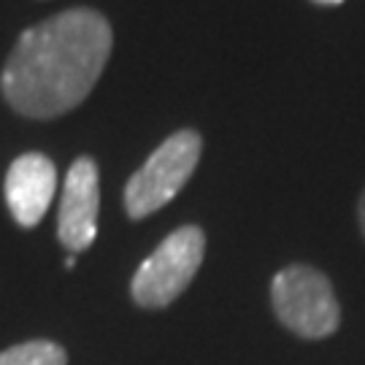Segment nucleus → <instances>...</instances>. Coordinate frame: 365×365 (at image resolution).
Returning <instances> with one entry per match:
<instances>
[{
  "mask_svg": "<svg viewBox=\"0 0 365 365\" xmlns=\"http://www.w3.org/2000/svg\"><path fill=\"white\" fill-rule=\"evenodd\" d=\"M98 209H101V173L92 157H76L68 168L60 214H57V238L68 255H78L92 247L98 235Z\"/></svg>",
  "mask_w": 365,
  "mask_h": 365,
  "instance_id": "nucleus-5",
  "label": "nucleus"
},
{
  "mask_svg": "<svg viewBox=\"0 0 365 365\" xmlns=\"http://www.w3.org/2000/svg\"><path fill=\"white\" fill-rule=\"evenodd\" d=\"M206 255V233L197 225L176 227L146 257L130 282V298L141 309H165L192 284Z\"/></svg>",
  "mask_w": 365,
  "mask_h": 365,
  "instance_id": "nucleus-4",
  "label": "nucleus"
},
{
  "mask_svg": "<svg viewBox=\"0 0 365 365\" xmlns=\"http://www.w3.org/2000/svg\"><path fill=\"white\" fill-rule=\"evenodd\" d=\"M271 306L276 319L303 341H322L341 327L336 289L319 268L287 265L271 282Z\"/></svg>",
  "mask_w": 365,
  "mask_h": 365,
  "instance_id": "nucleus-2",
  "label": "nucleus"
},
{
  "mask_svg": "<svg viewBox=\"0 0 365 365\" xmlns=\"http://www.w3.org/2000/svg\"><path fill=\"white\" fill-rule=\"evenodd\" d=\"M57 190V168L46 155L27 152L9 165L6 173V206L19 227H36L52 206Z\"/></svg>",
  "mask_w": 365,
  "mask_h": 365,
  "instance_id": "nucleus-6",
  "label": "nucleus"
},
{
  "mask_svg": "<svg viewBox=\"0 0 365 365\" xmlns=\"http://www.w3.org/2000/svg\"><path fill=\"white\" fill-rule=\"evenodd\" d=\"M317 3H325V6H336V3H341V0H317Z\"/></svg>",
  "mask_w": 365,
  "mask_h": 365,
  "instance_id": "nucleus-10",
  "label": "nucleus"
},
{
  "mask_svg": "<svg viewBox=\"0 0 365 365\" xmlns=\"http://www.w3.org/2000/svg\"><path fill=\"white\" fill-rule=\"evenodd\" d=\"M73 265H76V255H68V257H66V268H68V271H71Z\"/></svg>",
  "mask_w": 365,
  "mask_h": 365,
  "instance_id": "nucleus-9",
  "label": "nucleus"
},
{
  "mask_svg": "<svg viewBox=\"0 0 365 365\" xmlns=\"http://www.w3.org/2000/svg\"><path fill=\"white\" fill-rule=\"evenodd\" d=\"M357 220H360V227H363V235H365V190L360 200H357Z\"/></svg>",
  "mask_w": 365,
  "mask_h": 365,
  "instance_id": "nucleus-8",
  "label": "nucleus"
},
{
  "mask_svg": "<svg viewBox=\"0 0 365 365\" xmlns=\"http://www.w3.org/2000/svg\"><path fill=\"white\" fill-rule=\"evenodd\" d=\"M203 152V138L197 130H184L168 135L149 155L141 168L130 176L125 187V209L130 220H144L160 211L179 195L190 176L195 173L197 160Z\"/></svg>",
  "mask_w": 365,
  "mask_h": 365,
  "instance_id": "nucleus-3",
  "label": "nucleus"
},
{
  "mask_svg": "<svg viewBox=\"0 0 365 365\" xmlns=\"http://www.w3.org/2000/svg\"><path fill=\"white\" fill-rule=\"evenodd\" d=\"M114 33L101 11L71 9L27 27L11 49L0 90L27 119H52L76 108L111 57Z\"/></svg>",
  "mask_w": 365,
  "mask_h": 365,
  "instance_id": "nucleus-1",
  "label": "nucleus"
},
{
  "mask_svg": "<svg viewBox=\"0 0 365 365\" xmlns=\"http://www.w3.org/2000/svg\"><path fill=\"white\" fill-rule=\"evenodd\" d=\"M0 365H68V352L57 341L33 339L3 349Z\"/></svg>",
  "mask_w": 365,
  "mask_h": 365,
  "instance_id": "nucleus-7",
  "label": "nucleus"
}]
</instances>
